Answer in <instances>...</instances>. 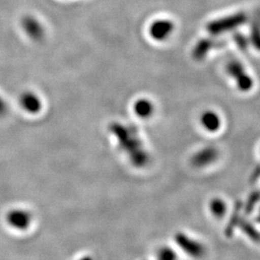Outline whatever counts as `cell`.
<instances>
[{
    "mask_svg": "<svg viewBox=\"0 0 260 260\" xmlns=\"http://www.w3.org/2000/svg\"><path fill=\"white\" fill-rule=\"evenodd\" d=\"M211 208H212V211L216 215H221L223 213V205L222 204V202H219V201L213 202V204L211 205Z\"/></svg>",
    "mask_w": 260,
    "mask_h": 260,
    "instance_id": "obj_9",
    "label": "cell"
},
{
    "mask_svg": "<svg viewBox=\"0 0 260 260\" xmlns=\"http://www.w3.org/2000/svg\"><path fill=\"white\" fill-rule=\"evenodd\" d=\"M19 103L24 111L31 114H36L40 111L42 107V103L40 102L37 95L30 92H26L21 94L19 99Z\"/></svg>",
    "mask_w": 260,
    "mask_h": 260,
    "instance_id": "obj_4",
    "label": "cell"
},
{
    "mask_svg": "<svg viewBox=\"0 0 260 260\" xmlns=\"http://www.w3.org/2000/svg\"><path fill=\"white\" fill-rule=\"evenodd\" d=\"M203 123L208 130H216L219 127V119L213 113H207L203 117Z\"/></svg>",
    "mask_w": 260,
    "mask_h": 260,
    "instance_id": "obj_7",
    "label": "cell"
},
{
    "mask_svg": "<svg viewBox=\"0 0 260 260\" xmlns=\"http://www.w3.org/2000/svg\"><path fill=\"white\" fill-rule=\"evenodd\" d=\"M176 251L169 247L161 248L157 253V260H177Z\"/></svg>",
    "mask_w": 260,
    "mask_h": 260,
    "instance_id": "obj_8",
    "label": "cell"
},
{
    "mask_svg": "<svg viewBox=\"0 0 260 260\" xmlns=\"http://www.w3.org/2000/svg\"><path fill=\"white\" fill-rule=\"evenodd\" d=\"M174 29V24L169 20H157L152 23L149 29L151 37L157 41L164 40L172 33Z\"/></svg>",
    "mask_w": 260,
    "mask_h": 260,
    "instance_id": "obj_3",
    "label": "cell"
},
{
    "mask_svg": "<svg viewBox=\"0 0 260 260\" xmlns=\"http://www.w3.org/2000/svg\"><path fill=\"white\" fill-rule=\"evenodd\" d=\"M22 27L24 29L25 33L29 37L34 40H40L44 36V29L42 25L39 23V21L32 18L26 17L22 19Z\"/></svg>",
    "mask_w": 260,
    "mask_h": 260,
    "instance_id": "obj_5",
    "label": "cell"
},
{
    "mask_svg": "<svg viewBox=\"0 0 260 260\" xmlns=\"http://www.w3.org/2000/svg\"><path fill=\"white\" fill-rule=\"evenodd\" d=\"M152 110V104L148 101L142 100L135 104V112L141 118H148L151 115Z\"/></svg>",
    "mask_w": 260,
    "mask_h": 260,
    "instance_id": "obj_6",
    "label": "cell"
},
{
    "mask_svg": "<svg viewBox=\"0 0 260 260\" xmlns=\"http://www.w3.org/2000/svg\"><path fill=\"white\" fill-rule=\"evenodd\" d=\"M8 112V106L6 102L2 99V96H0V117H3L7 114Z\"/></svg>",
    "mask_w": 260,
    "mask_h": 260,
    "instance_id": "obj_10",
    "label": "cell"
},
{
    "mask_svg": "<svg viewBox=\"0 0 260 260\" xmlns=\"http://www.w3.org/2000/svg\"><path fill=\"white\" fill-rule=\"evenodd\" d=\"M32 215L22 208H14L9 210L5 215V221L11 229L24 232L27 231L32 223Z\"/></svg>",
    "mask_w": 260,
    "mask_h": 260,
    "instance_id": "obj_1",
    "label": "cell"
},
{
    "mask_svg": "<svg viewBox=\"0 0 260 260\" xmlns=\"http://www.w3.org/2000/svg\"><path fill=\"white\" fill-rule=\"evenodd\" d=\"M79 260H93V258L91 257V256H89V255H87V256H84V257H82L81 259Z\"/></svg>",
    "mask_w": 260,
    "mask_h": 260,
    "instance_id": "obj_11",
    "label": "cell"
},
{
    "mask_svg": "<svg viewBox=\"0 0 260 260\" xmlns=\"http://www.w3.org/2000/svg\"><path fill=\"white\" fill-rule=\"evenodd\" d=\"M175 239L177 245L181 248V250L185 251L192 257L199 258L202 257L205 253V248L200 242L196 241L194 239L190 238L189 236L185 235L184 233H178L175 236Z\"/></svg>",
    "mask_w": 260,
    "mask_h": 260,
    "instance_id": "obj_2",
    "label": "cell"
}]
</instances>
